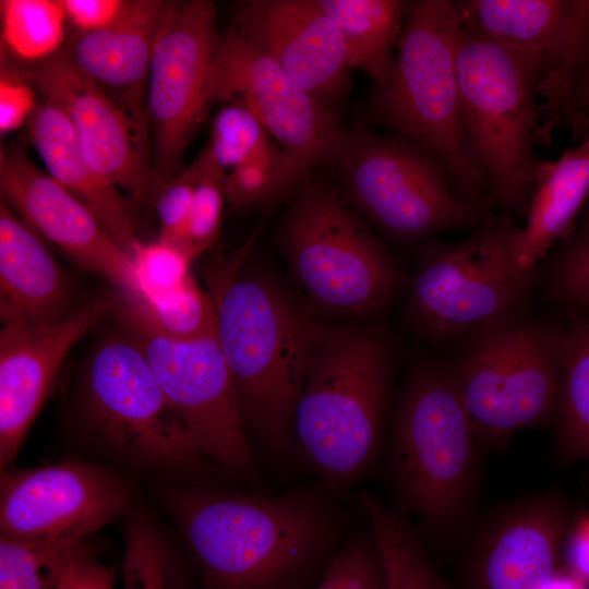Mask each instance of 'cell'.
<instances>
[{
    "label": "cell",
    "mask_w": 589,
    "mask_h": 589,
    "mask_svg": "<svg viewBox=\"0 0 589 589\" xmlns=\"http://www.w3.org/2000/svg\"><path fill=\"white\" fill-rule=\"evenodd\" d=\"M314 2L338 29L352 70L366 74L374 86L382 84L389 73L400 41L408 1Z\"/></svg>",
    "instance_id": "26"
},
{
    "label": "cell",
    "mask_w": 589,
    "mask_h": 589,
    "mask_svg": "<svg viewBox=\"0 0 589 589\" xmlns=\"http://www.w3.org/2000/svg\"><path fill=\"white\" fill-rule=\"evenodd\" d=\"M389 347L353 325L318 324L293 416L298 459L345 493L374 464L392 385Z\"/></svg>",
    "instance_id": "3"
},
{
    "label": "cell",
    "mask_w": 589,
    "mask_h": 589,
    "mask_svg": "<svg viewBox=\"0 0 589 589\" xmlns=\"http://www.w3.org/2000/svg\"><path fill=\"white\" fill-rule=\"evenodd\" d=\"M280 245L296 287L314 308L358 317L382 310L399 275L388 253L323 177L309 178L288 208Z\"/></svg>",
    "instance_id": "8"
},
{
    "label": "cell",
    "mask_w": 589,
    "mask_h": 589,
    "mask_svg": "<svg viewBox=\"0 0 589 589\" xmlns=\"http://www.w3.org/2000/svg\"><path fill=\"white\" fill-rule=\"evenodd\" d=\"M461 21L508 45L541 53L546 74L538 93L546 119L539 140L550 142L562 117L577 137L588 125L572 105L575 73L589 50V0H466L457 1ZM539 108V109H540Z\"/></svg>",
    "instance_id": "17"
},
{
    "label": "cell",
    "mask_w": 589,
    "mask_h": 589,
    "mask_svg": "<svg viewBox=\"0 0 589 589\" xmlns=\"http://www.w3.org/2000/svg\"><path fill=\"white\" fill-rule=\"evenodd\" d=\"M205 149L225 173L248 164L300 165L273 140L249 110L233 104H226L215 115L209 130V145Z\"/></svg>",
    "instance_id": "31"
},
{
    "label": "cell",
    "mask_w": 589,
    "mask_h": 589,
    "mask_svg": "<svg viewBox=\"0 0 589 589\" xmlns=\"http://www.w3.org/2000/svg\"><path fill=\"white\" fill-rule=\"evenodd\" d=\"M219 34L213 1L171 2L154 48L147 85L152 203L185 169V151L213 103Z\"/></svg>",
    "instance_id": "13"
},
{
    "label": "cell",
    "mask_w": 589,
    "mask_h": 589,
    "mask_svg": "<svg viewBox=\"0 0 589 589\" xmlns=\"http://www.w3.org/2000/svg\"><path fill=\"white\" fill-rule=\"evenodd\" d=\"M194 163L197 180L183 242V250L192 260L211 250L217 242L226 202L225 172L215 165L207 151L204 149Z\"/></svg>",
    "instance_id": "35"
},
{
    "label": "cell",
    "mask_w": 589,
    "mask_h": 589,
    "mask_svg": "<svg viewBox=\"0 0 589 589\" xmlns=\"http://www.w3.org/2000/svg\"><path fill=\"white\" fill-rule=\"evenodd\" d=\"M196 180L197 168L193 160L156 193L153 202L159 221V241L183 249Z\"/></svg>",
    "instance_id": "39"
},
{
    "label": "cell",
    "mask_w": 589,
    "mask_h": 589,
    "mask_svg": "<svg viewBox=\"0 0 589 589\" xmlns=\"http://www.w3.org/2000/svg\"><path fill=\"white\" fill-rule=\"evenodd\" d=\"M477 442L448 368H416L392 418L388 461L400 509L432 531L449 529L469 501Z\"/></svg>",
    "instance_id": "7"
},
{
    "label": "cell",
    "mask_w": 589,
    "mask_h": 589,
    "mask_svg": "<svg viewBox=\"0 0 589 589\" xmlns=\"http://www.w3.org/2000/svg\"><path fill=\"white\" fill-rule=\"evenodd\" d=\"M116 576L115 567L87 554L72 564L55 589H113Z\"/></svg>",
    "instance_id": "42"
},
{
    "label": "cell",
    "mask_w": 589,
    "mask_h": 589,
    "mask_svg": "<svg viewBox=\"0 0 589 589\" xmlns=\"http://www.w3.org/2000/svg\"><path fill=\"white\" fill-rule=\"evenodd\" d=\"M26 127L46 172L85 205L132 256L133 248L141 241L136 236L134 203L88 164L67 115L40 99Z\"/></svg>",
    "instance_id": "24"
},
{
    "label": "cell",
    "mask_w": 589,
    "mask_h": 589,
    "mask_svg": "<svg viewBox=\"0 0 589 589\" xmlns=\"http://www.w3.org/2000/svg\"><path fill=\"white\" fill-rule=\"evenodd\" d=\"M558 452L589 466V318L572 314L553 417Z\"/></svg>",
    "instance_id": "27"
},
{
    "label": "cell",
    "mask_w": 589,
    "mask_h": 589,
    "mask_svg": "<svg viewBox=\"0 0 589 589\" xmlns=\"http://www.w3.org/2000/svg\"><path fill=\"white\" fill-rule=\"evenodd\" d=\"M229 17L230 26L337 111L352 68L338 29L314 0H239L230 5Z\"/></svg>",
    "instance_id": "19"
},
{
    "label": "cell",
    "mask_w": 589,
    "mask_h": 589,
    "mask_svg": "<svg viewBox=\"0 0 589 589\" xmlns=\"http://www.w3.org/2000/svg\"><path fill=\"white\" fill-rule=\"evenodd\" d=\"M589 199V135L553 161L540 160L520 228L517 261L536 271L549 251L574 232L577 216Z\"/></svg>",
    "instance_id": "25"
},
{
    "label": "cell",
    "mask_w": 589,
    "mask_h": 589,
    "mask_svg": "<svg viewBox=\"0 0 589 589\" xmlns=\"http://www.w3.org/2000/svg\"><path fill=\"white\" fill-rule=\"evenodd\" d=\"M24 73L39 98L69 118L80 148L95 171L135 204L152 203L148 122L79 72L64 48Z\"/></svg>",
    "instance_id": "16"
},
{
    "label": "cell",
    "mask_w": 589,
    "mask_h": 589,
    "mask_svg": "<svg viewBox=\"0 0 589 589\" xmlns=\"http://www.w3.org/2000/svg\"><path fill=\"white\" fill-rule=\"evenodd\" d=\"M73 412L88 433L134 464L195 477L223 472L201 452L122 326L88 353Z\"/></svg>",
    "instance_id": "10"
},
{
    "label": "cell",
    "mask_w": 589,
    "mask_h": 589,
    "mask_svg": "<svg viewBox=\"0 0 589 589\" xmlns=\"http://www.w3.org/2000/svg\"><path fill=\"white\" fill-rule=\"evenodd\" d=\"M97 297L46 326L4 325L0 333V467L15 459L70 349L112 310Z\"/></svg>",
    "instance_id": "20"
},
{
    "label": "cell",
    "mask_w": 589,
    "mask_h": 589,
    "mask_svg": "<svg viewBox=\"0 0 589 589\" xmlns=\"http://www.w3.org/2000/svg\"><path fill=\"white\" fill-rule=\"evenodd\" d=\"M68 23L75 33L86 34L111 25L122 13L127 0H59Z\"/></svg>",
    "instance_id": "41"
},
{
    "label": "cell",
    "mask_w": 589,
    "mask_h": 589,
    "mask_svg": "<svg viewBox=\"0 0 589 589\" xmlns=\"http://www.w3.org/2000/svg\"><path fill=\"white\" fill-rule=\"evenodd\" d=\"M568 513L555 498H540L503 515L483 537L473 589H546L560 570Z\"/></svg>",
    "instance_id": "22"
},
{
    "label": "cell",
    "mask_w": 589,
    "mask_h": 589,
    "mask_svg": "<svg viewBox=\"0 0 589 589\" xmlns=\"http://www.w3.org/2000/svg\"><path fill=\"white\" fill-rule=\"evenodd\" d=\"M163 498L203 589H314L348 538L341 495L321 483L268 496L187 481Z\"/></svg>",
    "instance_id": "1"
},
{
    "label": "cell",
    "mask_w": 589,
    "mask_h": 589,
    "mask_svg": "<svg viewBox=\"0 0 589 589\" xmlns=\"http://www.w3.org/2000/svg\"><path fill=\"white\" fill-rule=\"evenodd\" d=\"M69 285L44 240L0 200V316L4 325L46 326L69 315Z\"/></svg>",
    "instance_id": "23"
},
{
    "label": "cell",
    "mask_w": 589,
    "mask_h": 589,
    "mask_svg": "<svg viewBox=\"0 0 589 589\" xmlns=\"http://www.w3.org/2000/svg\"><path fill=\"white\" fill-rule=\"evenodd\" d=\"M2 50L22 63L44 61L64 48L65 13L59 0H1Z\"/></svg>",
    "instance_id": "30"
},
{
    "label": "cell",
    "mask_w": 589,
    "mask_h": 589,
    "mask_svg": "<svg viewBox=\"0 0 589 589\" xmlns=\"http://www.w3.org/2000/svg\"><path fill=\"white\" fill-rule=\"evenodd\" d=\"M459 341L447 368L478 441L502 444L520 429L553 420L566 329L524 313Z\"/></svg>",
    "instance_id": "9"
},
{
    "label": "cell",
    "mask_w": 589,
    "mask_h": 589,
    "mask_svg": "<svg viewBox=\"0 0 589 589\" xmlns=\"http://www.w3.org/2000/svg\"><path fill=\"white\" fill-rule=\"evenodd\" d=\"M314 589H389L381 552L370 527L346 539Z\"/></svg>",
    "instance_id": "37"
},
{
    "label": "cell",
    "mask_w": 589,
    "mask_h": 589,
    "mask_svg": "<svg viewBox=\"0 0 589 589\" xmlns=\"http://www.w3.org/2000/svg\"><path fill=\"white\" fill-rule=\"evenodd\" d=\"M125 300L140 311L156 332L168 338L190 341L217 335L212 298L194 279L182 291L167 299Z\"/></svg>",
    "instance_id": "33"
},
{
    "label": "cell",
    "mask_w": 589,
    "mask_h": 589,
    "mask_svg": "<svg viewBox=\"0 0 589 589\" xmlns=\"http://www.w3.org/2000/svg\"><path fill=\"white\" fill-rule=\"evenodd\" d=\"M119 302L121 326L137 342L201 452L229 478L260 488L254 449L217 335L171 339L156 332L130 301L121 297Z\"/></svg>",
    "instance_id": "12"
},
{
    "label": "cell",
    "mask_w": 589,
    "mask_h": 589,
    "mask_svg": "<svg viewBox=\"0 0 589 589\" xmlns=\"http://www.w3.org/2000/svg\"><path fill=\"white\" fill-rule=\"evenodd\" d=\"M520 228L507 211L489 213L461 240L421 243L406 300L413 332L445 342L528 313L536 271L517 261Z\"/></svg>",
    "instance_id": "6"
},
{
    "label": "cell",
    "mask_w": 589,
    "mask_h": 589,
    "mask_svg": "<svg viewBox=\"0 0 589 589\" xmlns=\"http://www.w3.org/2000/svg\"><path fill=\"white\" fill-rule=\"evenodd\" d=\"M567 572L589 584V521L579 527L568 543L566 554Z\"/></svg>",
    "instance_id": "43"
},
{
    "label": "cell",
    "mask_w": 589,
    "mask_h": 589,
    "mask_svg": "<svg viewBox=\"0 0 589 589\" xmlns=\"http://www.w3.org/2000/svg\"><path fill=\"white\" fill-rule=\"evenodd\" d=\"M2 56L0 75L1 135L27 125L40 100L38 93L24 73Z\"/></svg>",
    "instance_id": "40"
},
{
    "label": "cell",
    "mask_w": 589,
    "mask_h": 589,
    "mask_svg": "<svg viewBox=\"0 0 589 589\" xmlns=\"http://www.w3.org/2000/svg\"><path fill=\"white\" fill-rule=\"evenodd\" d=\"M0 192L22 220L76 266L105 277L121 297L139 298L132 256L85 205L39 169L21 146L1 147Z\"/></svg>",
    "instance_id": "18"
},
{
    "label": "cell",
    "mask_w": 589,
    "mask_h": 589,
    "mask_svg": "<svg viewBox=\"0 0 589 589\" xmlns=\"http://www.w3.org/2000/svg\"><path fill=\"white\" fill-rule=\"evenodd\" d=\"M249 110L273 140L310 173L334 165L346 135L337 111L299 85L249 37L220 31L213 103Z\"/></svg>",
    "instance_id": "14"
},
{
    "label": "cell",
    "mask_w": 589,
    "mask_h": 589,
    "mask_svg": "<svg viewBox=\"0 0 589 589\" xmlns=\"http://www.w3.org/2000/svg\"><path fill=\"white\" fill-rule=\"evenodd\" d=\"M129 506L124 481L92 462L64 459L1 471V537L83 541Z\"/></svg>",
    "instance_id": "15"
},
{
    "label": "cell",
    "mask_w": 589,
    "mask_h": 589,
    "mask_svg": "<svg viewBox=\"0 0 589 589\" xmlns=\"http://www.w3.org/2000/svg\"><path fill=\"white\" fill-rule=\"evenodd\" d=\"M310 178L302 166L248 164L224 176L226 201L236 208L268 207L299 189Z\"/></svg>",
    "instance_id": "34"
},
{
    "label": "cell",
    "mask_w": 589,
    "mask_h": 589,
    "mask_svg": "<svg viewBox=\"0 0 589 589\" xmlns=\"http://www.w3.org/2000/svg\"><path fill=\"white\" fill-rule=\"evenodd\" d=\"M460 25L457 1H408L392 68L374 86L364 120L423 146L444 165L460 199L489 209L462 130L456 67Z\"/></svg>",
    "instance_id": "5"
},
{
    "label": "cell",
    "mask_w": 589,
    "mask_h": 589,
    "mask_svg": "<svg viewBox=\"0 0 589 589\" xmlns=\"http://www.w3.org/2000/svg\"><path fill=\"white\" fill-rule=\"evenodd\" d=\"M588 122H589V119H588ZM581 229H589V201L582 214V228Z\"/></svg>",
    "instance_id": "46"
},
{
    "label": "cell",
    "mask_w": 589,
    "mask_h": 589,
    "mask_svg": "<svg viewBox=\"0 0 589 589\" xmlns=\"http://www.w3.org/2000/svg\"><path fill=\"white\" fill-rule=\"evenodd\" d=\"M346 202L389 239L414 243L479 225L489 209L459 197L444 165L414 141L356 125L334 164Z\"/></svg>",
    "instance_id": "11"
},
{
    "label": "cell",
    "mask_w": 589,
    "mask_h": 589,
    "mask_svg": "<svg viewBox=\"0 0 589 589\" xmlns=\"http://www.w3.org/2000/svg\"><path fill=\"white\" fill-rule=\"evenodd\" d=\"M123 589H191L187 569L157 522L134 509L124 526Z\"/></svg>",
    "instance_id": "29"
},
{
    "label": "cell",
    "mask_w": 589,
    "mask_h": 589,
    "mask_svg": "<svg viewBox=\"0 0 589 589\" xmlns=\"http://www.w3.org/2000/svg\"><path fill=\"white\" fill-rule=\"evenodd\" d=\"M87 540L33 541L0 538V589H55L79 558Z\"/></svg>",
    "instance_id": "32"
},
{
    "label": "cell",
    "mask_w": 589,
    "mask_h": 589,
    "mask_svg": "<svg viewBox=\"0 0 589 589\" xmlns=\"http://www.w3.org/2000/svg\"><path fill=\"white\" fill-rule=\"evenodd\" d=\"M171 2L127 0L111 25L75 33L64 47L79 72L146 122L153 52Z\"/></svg>",
    "instance_id": "21"
},
{
    "label": "cell",
    "mask_w": 589,
    "mask_h": 589,
    "mask_svg": "<svg viewBox=\"0 0 589 589\" xmlns=\"http://www.w3.org/2000/svg\"><path fill=\"white\" fill-rule=\"evenodd\" d=\"M548 266L550 293L573 309H589V229L563 240Z\"/></svg>",
    "instance_id": "38"
},
{
    "label": "cell",
    "mask_w": 589,
    "mask_h": 589,
    "mask_svg": "<svg viewBox=\"0 0 589 589\" xmlns=\"http://www.w3.org/2000/svg\"><path fill=\"white\" fill-rule=\"evenodd\" d=\"M132 259L139 288V298L132 300L170 298L193 279L190 274L193 260L180 247L159 240L151 243L140 241L133 248Z\"/></svg>",
    "instance_id": "36"
},
{
    "label": "cell",
    "mask_w": 589,
    "mask_h": 589,
    "mask_svg": "<svg viewBox=\"0 0 589 589\" xmlns=\"http://www.w3.org/2000/svg\"><path fill=\"white\" fill-rule=\"evenodd\" d=\"M358 500L376 539L389 589H445L405 513L364 491Z\"/></svg>",
    "instance_id": "28"
},
{
    "label": "cell",
    "mask_w": 589,
    "mask_h": 589,
    "mask_svg": "<svg viewBox=\"0 0 589 589\" xmlns=\"http://www.w3.org/2000/svg\"><path fill=\"white\" fill-rule=\"evenodd\" d=\"M262 227L204 272L224 353L249 438L276 466L298 459L293 416L318 327L249 255Z\"/></svg>",
    "instance_id": "2"
},
{
    "label": "cell",
    "mask_w": 589,
    "mask_h": 589,
    "mask_svg": "<svg viewBox=\"0 0 589 589\" xmlns=\"http://www.w3.org/2000/svg\"><path fill=\"white\" fill-rule=\"evenodd\" d=\"M572 105L578 117L589 124V50L573 80Z\"/></svg>",
    "instance_id": "44"
},
{
    "label": "cell",
    "mask_w": 589,
    "mask_h": 589,
    "mask_svg": "<svg viewBox=\"0 0 589 589\" xmlns=\"http://www.w3.org/2000/svg\"><path fill=\"white\" fill-rule=\"evenodd\" d=\"M456 67L464 136L483 177L486 205L526 217L540 163L533 152L536 95L545 60L461 21Z\"/></svg>",
    "instance_id": "4"
},
{
    "label": "cell",
    "mask_w": 589,
    "mask_h": 589,
    "mask_svg": "<svg viewBox=\"0 0 589 589\" xmlns=\"http://www.w3.org/2000/svg\"><path fill=\"white\" fill-rule=\"evenodd\" d=\"M586 586L567 570H558L546 589H586Z\"/></svg>",
    "instance_id": "45"
}]
</instances>
